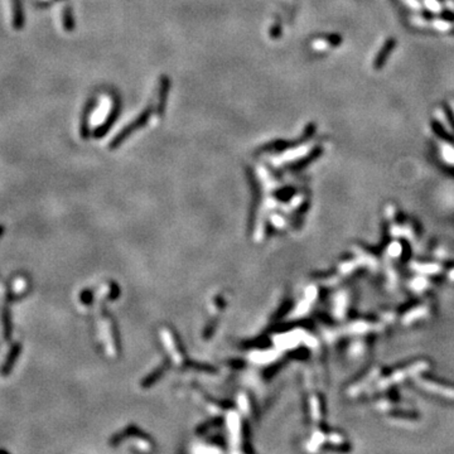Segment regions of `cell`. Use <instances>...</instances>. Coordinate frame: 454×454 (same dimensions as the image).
I'll use <instances>...</instances> for the list:
<instances>
[{
    "label": "cell",
    "instance_id": "obj_1",
    "mask_svg": "<svg viewBox=\"0 0 454 454\" xmlns=\"http://www.w3.org/2000/svg\"><path fill=\"white\" fill-rule=\"evenodd\" d=\"M20 352H21V345L17 342V343H14V345L12 346V348H10L8 355H6L5 360H4L3 366L0 367V375L3 376V377H6V376L10 375V372H12L13 367H14V365H16Z\"/></svg>",
    "mask_w": 454,
    "mask_h": 454
},
{
    "label": "cell",
    "instance_id": "obj_2",
    "mask_svg": "<svg viewBox=\"0 0 454 454\" xmlns=\"http://www.w3.org/2000/svg\"><path fill=\"white\" fill-rule=\"evenodd\" d=\"M13 8V28L16 31H20L24 27V12L21 0H12Z\"/></svg>",
    "mask_w": 454,
    "mask_h": 454
},
{
    "label": "cell",
    "instance_id": "obj_3",
    "mask_svg": "<svg viewBox=\"0 0 454 454\" xmlns=\"http://www.w3.org/2000/svg\"><path fill=\"white\" fill-rule=\"evenodd\" d=\"M1 322H3V332H4V338L9 339L12 338L13 333V324H12V316L8 309H4L3 314H1Z\"/></svg>",
    "mask_w": 454,
    "mask_h": 454
}]
</instances>
